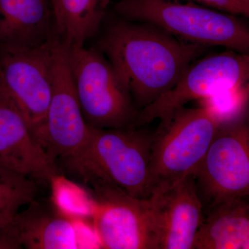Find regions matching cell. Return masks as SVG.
Returning a JSON list of instances; mask_svg holds the SVG:
<instances>
[{"label":"cell","mask_w":249,"mask_h":249,"mask_svg":"<svg viewBox=\"0 0 249 249\" xmlns=\"http://www.w3.org/2000/svg\"><path fill=\"white\" fill-rule=\"evenodd\" d=\"M153 133L131 127H90L88 143L74 156L56 161L70 178L91 175L109 180L129 196L147 199L152 192L150 161Z\"/></svg>","instance_id":"cell-2"},{"label":"cell","mask_w":249,"mask_h":249,"mask_svg":"<svg viewBox=\"0 0 249 249\" xmlns=\"http://www.w3.org/2000/svg\"><path fill=\"white\" fill-rule=\"evenodd\" d=\"M40 186L25 175L0 166V231L11 224L21 208L37 199Z\"/></svg>","instance_id":"cell-17"},{"label":"cell","mask_w":249,"mask_h":249,"mask_svg":"<svg viewBox=\"0 0 249 249\" xmlns=\"http://www.w3.org/2000/svg\"><path fill=\"white\" fill-rule=\"evenodd\" d=\"M248 53L231 50L192 63L177 84L155 102L139 111L136 127L160 119L194 100L248 83Z\"/></svg>","instance_id":"cell-9"},{"label":"cell","mask_w":249,"mask_h":249,"mask_svg":"<svg viewBox=\"0 0 249 249\" xmlns=\"http://www.w3.org/2000/svg\"><path fill=\"white\" fill-rule=\"evenodd\" d=\"M94 198V227L103 249H156L149 199L129 196L114 183L98 177L76 180Z\"/></svg>","instance_id":"cell-6"},{"label":"cell","mask_w":249,"mask_h":249,"mask_svg":"<svg viewBox=\"0 0 249 249\" xmlns=\"http://www.w3.org/2000/svg\"><path fill=\"white\" fill-rule=\"evenodd\" d=\"M55 37L51 0H0V48H37Z\"/></svg>","instance_id":"cell-13"},{"label":"cell","mask_w":249,"mask_h":249,"mask_svg":"<svg viewBox=\"0 0 249 249\" xmlns=\"http://www.w3.org/2000/svg\"><path fill=\"white\" fill-rule=\"evenodd\" d=\"M204 214L249 194V129L245 119L220 126L193 175Z\"/></svg>","instance_id":"cell-7"},{"label":"cell","mask_w":249,"mask_h":249,"mask_svg":"<svg viewBox=\"0 0 249 249\" xmlns=\"http://www.w3.org/2000/svg\"><path fill=\"white\" fill-rule=\"evenodd\" d=\"M207 7L237 16H249V0H191Z\"/></svg>","instance_id":"cell-19"},{"label":"cell","mask_w":249,"mask_h":249,"mask_svg":"<svg viewBox=\"0 0 249 249\" xmlns=\"http://www.w3.org/2000/svg\"><path fill=\"white\" fill-rule=\"evenodd\" d=\"M160 119L152 142V191L194 175L220 127L213 113L203 106L179 108Z\"/></svg>","instance_id":"cell-4"},{"label":"cell","mask_w":249,"mask_h":249,"mask_svg":"<svg viewBox=\"0 0 249 249\" xmlns=\"http://www.w3.org/2000/svg\"><path fill=\"white\" fill-rule=\"evenodd\" d=\"M55 38L37 48H0V85L19 108L43 148L46 116L52 96V49Z\"/></svg>","instance_id":"cell-8"},{"label":"cell","mask_w":249,"mask_h":249,"mask_svg":"<svg viewBox=\"0 0 249 249\" xmlns=\"http://www.w3.org/2000/svg\"><path fill=\"white\" fill-rule=\"evenodd\" d=\"M148 199L156 249H192L204 217L194 176L156 188Z\"/></svg>","instance_id":"cell-11"},{"label":"cell","mask_w":249,"mask_h":249,"mask_svg":"<svg viewBox=\"0 0 249 249\" xmlns=\"http://www.w3.org/2000/svg\"><path fill=\"white\" fill-rule=\"evenodd\" d=\"M13 222L24 249L80 248L74 224L51 201L36 199L16 214Z\"/></svg>","instance_id":"cell-14"},{"label":"cell","mask_w":249,"mask_h":249,"mask_svg":"<svg viewBox=\"0 0 249 249\" xmlns=\"http://www.w3.org/2000/svg\"><path fill=\"white\" fill-rule=\"evenodd\" d=\"M249 84L236 85L199 100L201 106L211 109L220 126L232 124L245 119L249 102Z\"/></svg>","instance_id":"cell-18"},{"label":"cell","mask_w":249,"mask_h":249,"mask_svg":"<svg viewBox=\"0 0 249 249\" xmlns=\"http://www.w3.org/2000/svg\"><path fill=\"white\" fill-rule=\"evenodd\" d=\"M52 77L44 149L56 162L81 151L90 135V127L85 122L77 97L67 47L58 37L52 49Z\"/></svg>","instance_id":"cell-10"},{"label":"cell","mask_w":249,"mask_h":249,"mask_svg":"<svg viewBox=\"0 0 249 249\" xmlns=\"http://www.w3.org/2000/svg\"><path fill=\"white\" fill-rule=\"evenodd\" d=\"M0 166L40 185L52 183L60 175L55 162L36 141L22 112L1 85Z\"/></svg>","instance_id":"cell-12"},{"label":"cell","mask_w":249,"mask_h":249,"mask_svg":"<svg viewBox=\"0 0 249 249\" xmlns=\"http://www.w3.org/2000/svg\"><path fill=\"white\" fill-rule=\"evenodd\" d=\"M114 9L122 19L153 24L185 42L249 53L248 27L237 16L191 0H120Z\"/></svg>","instance_id":"cell-3"},{"label":"cell","mask_w":249,"mask_h":249,"mask_svg":"<svg viewBox=\"0 0 249 249\" xmlns=\"http://www.w3.org/2000/svg\"><path fill=\"white\" fill-rule=\"evenodd\" d=\"M67 49L77 97L87 124L96 129L136 127L139 111L128 88L102 52L85 45Z\"/></svg>","instance_id":"cell-5"},{"label":"cell","mask_w":249,"mask_h":249,"mask_svg":"<svg viewBox=\"0 0 249 249\" xmlns=\"http://www.w3.org/2000/svg\"><path fill=\"white\" fill-rule=\"evenodd\" d=\"M51 1L56 37L67 47H74L97 34L110 0Z\"/></svg>","instance_id":"cell-16"},{"label":"cell","mask_w":249,"mask_h":249,"mask_svg":"<svg viewBox=\"0 0 249 249\" xmlns=\"http://www.w3.org/2000/svg\"><path fill=\"white\" fill-rule=\"evenodd\" d=\"M207 46L180 40L146 22L121 19L109 25L98 50L128 88L139 111L170 91Z\"/></svg>","instance_id":"cell-1"},{"label":"cell","mask_w":249,"mask_h":249,"mask_svg":"<svg viewBox=\"0 0 249 249\" xmlns=\"http://www.w3.org/2000/svg\"><path fill=\"white\" fill-rule=\"evenodd\" d=\"M247 197L224 201L204 214L192 249H249Z\"/></svg>","instance_id":"cell-15"}]
</instances>
